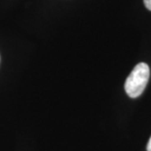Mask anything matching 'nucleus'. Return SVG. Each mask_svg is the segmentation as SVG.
Returning <instances> with one entry per match:
<instances>
[{"instance_id": "1", "label": "nucleus", "mask_w": 151, "mask_h": 151, "mask_svg": "<svg viewBox=\"0 0 151 151\" xmlns=\"http://www.w3.org/2000/svg\"><path fill=\"white\" fill-rule=\"evenodd\" d=\"M150 77V70L145 63H139L134 68L132 73L127 78L125 90L131 98H137L142 94L147 86Z\"/></svg>"}, {"instance_id": "2", "label": "nucleus", "mask_w": 151, "mask_h": 151, "mask_svg": "<svg viewBox=\"0 0 151 151\" xmlns=\"http://www.w3.org/2000/svg\"><path fill=\"white\" fill-rule=\"evenodd\" d=\"M144 1V5H145V7L148 9V10L151 11V0H143Z\"/></svg>"}, {"instance_id": "3", "label": "nucleus", "mask_w": 151, "mask_h": 151, "mask_svg": "<svg viewBox=\"0 0 151 151\" xmlns=\"http://www.w3.org/2000/svg\"><path fill=\"white\" fill-rule=\"evenodd\" d=\"M146 149H147V151H151V137H150V138H149L148 143H147V147H146Z\"/></svg>"}]
</instances>
